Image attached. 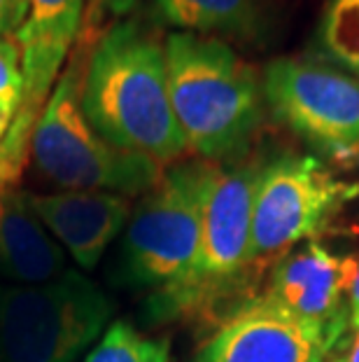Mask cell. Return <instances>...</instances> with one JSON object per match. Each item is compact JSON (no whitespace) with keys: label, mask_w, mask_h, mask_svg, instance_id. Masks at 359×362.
Instances as JSON below:
<instances>
[{"label":"cell","mask_w":359,"mask_h":362,"mask_svg":"<svg viewBox=\"0 0 359 362\" xmlns=\"http://www.w3.org/2000/svg\"><path fill=\"white\" fill-rule=\"evenodd\" d=\"M82 110L114 148L175 164L187 152L175 119L164 40L138 21L96 37L82 75Z\"/></svg>","instance_id":"obj_1"},{"label":"cell","mask_w":359,"mask_h":362,"mask_svg":"<svg viewBox=\"0 0 359 362\" xmlns=\"http://www.w3.org/2000/svg\"><path fill=\"white\" fill-rule=\"evenodd\" d=\"M168 89L187 152L224 164L245 155L264 117L257 71L226 40L166 35Z\"/></svg>","instance_id":"obj_2"},{"label":"cell","mask_w":359,"mask_h":362,"mask_svg":"<svg viewBox=\"0 0 359 362\" xmlns=\"http://www.w3.org/2000/svg\"><path fill=\"white\" fill-rule=\"evenodd\" d=\"M87 52L78 40L54 91L37 119L30 159L44 180L61 189H94L142 194L162 180L159 161L110 145L89 124L82 110V75Z\"/></svg>","instance_id":"obj_3"},{"label":"cell","mask_w":359,"mask_h":362,"mask_svg":"<svg viewBox=\"0 0 359 362\" xmlns=\"http://www.w3.org/2000/svg\"><path fill=\"white\" fill-rule=\"evenodd\" d=\"M262 166H219L205 202L201 236L185 274L150 297L154 318L205 315L245 283L252 269L248 259L252 202Z\"/></svg>","instance_id":"obj_4"},{"label":"cell","mask_w":359,"mask_h":362,"mask_svg":"<svg viewBox=\"0 0 359 362\" xmlns=\"http://www.w3.org/2000/svg\"><path fill=\"white\" fill-rule=\"evenodd\" d=\"M110 315V297L78 272L40 285H0V362H75Z\"/></svg>","instance_id":"obj_5"},{"label":"cell","mask_w":359,"mask_h":362,"mask_svg":"<svg viewBox=\"0 0 359 362\" xmlns=\"http://www.w3.org/2000/svg\"><path fill=\"white\" fill-rule=\"evenodd\" d=\"M219 166L196 157L175 161L145 192L121 243V269L128 283L157 292L185 274L196 252L205 202Z\"/></svg>","instance_id":"obj_6"},{"label":"cell","mask_w":359,"mask_h":362,"mask_svg":"<svg viewBox=\"0 0 359 362\" xmlns=\"http://www.w3.org/2000/svg\"><path fill=\"white\" fill-rule=\"evenodd\" d=\"M357 194V185L336 178L317 157L285 155L264 164L252 202L250 264L285 255L294 243L322 232Z\"/></svg>","instance_id":"obj_7"},{"label":"cell","mask_w":359,"mask_h":362,"mask_svg":"<svg viewBox=\"0 0 359 362\" xmlns=\"http://www.w3.org/2000/svg\"><path fill=\"white\" fill-rule=\"evenodd\" d=\"M264 103L320 155L359 157V78L308 59H276L266 66Z\"/></svg>","instance_id":"obj_8"},{"label":"cell","mask_w":359,"mask_h":362,"mask_svg":"<svg viewBox=\"0 0 359 362\" xmlns=\"http://www.w3.org/2000/svg\"><path fill=\"white\" fill-rule=\"evenodd\" d=\"M84 0H28V19L14 40L21 54L24 96L12 127L0 143V182L14 187L30 159L37 119L80 40Z\"/></svg>","instance_id":"obj_9"},{"label":"cell","mask_w":359,"mask_h":362,"mask_svg":"<svg viewBox=\"0 0 359 362\" xmlns=\"http://www.w3.org/2000/svg\"><path fill=\"white\" fill-rule=\"evenodd\" d=\"M343 332L305 322L262 295L226 315L192 362H327Z\"/></svg>","instance_id":"obj_10"},{"label":"cell","mask_w":359,"mask_h":362,"mask_svg":"<svg viewBox=\"0 0 359 362\" xmlns=\"http://www.w3.org/2000/svg\"><path fill=\"white\" fill-rule=\"evenodd\" d=\"M357 269L355 257H339L320 243H308L296 252H285L264 297L312 325L346 329Z\"/></svg>","instance_id":"obj_11"},{"label":"cell","mask_w":359,"mask_h":362,"mask_svg":"<svg viewBox=\"0 0 359 362\" xmlns=\"http://www.w3.org/2000/svg\"><path fill=\"white\" fill-rule=\"evenodd\" d=\"M28 202L49 234L82 269H94L112 238L131 220L128 197L114 192L61 189L30 194Z\"/></svg>","instance_id":"obj_12"},{"label":"cell","mask_w":359,"mask_h":362,"mask_svg":"<svg viewBox=\"0 0 359 362\" xmlns=\"http://www.w3.org/2000/svg\"><path fill=\"white\" fill-rule=\"evenodd\" d=\"M0 272L19 285H40L63 276L61 243L37 218L28 192L10 187L0 206Z\"/></svg>","instance_id":"obj_13"},{"label":"cell","mask_w":359,"mask_h":362,"mask_svg":"<svg viewBox=\"0 0 359 362\" xmlns=\"http://www.w3.org/2000/svg\"><path fill=\"white\" fill-rule=\"evenodd\" d=\"M152 12L175 33L250 37L262 28L264 0H152Z\"/></svg>","instance_id":"obj_14"},{"label":"cell","mask_w":359,"mask_h":362,"mask_svg":"<svg viewBox=\"0 0 359 362\" xmlns=\"http://www.w3.org/2000/svg\"><path fill=\"white\" fill-rule=\"evenodd\" d=\"M171 344L164 337L142 334L140 329L117 320L105 329L84 362H168Z\"/></svg>","instance_id":"obj_15"},{"label":"cell","mask_w":359,"mask_h":362,"mask_svg":"<svg viewBox=\"0 0 359 362\" xmlns=\"http://www.w3.org/2000/svg\"><path fill=\"white\" fill-rule=\"evenodd\" d=\"M320 42L336 64L359 75V0H327Z\"/></svg>","instance_id":"obj_16"},{"label":"cell","mask_w":359,"mask_h":362,"mask_svg":"<svg viewBox=\"0 0 359 362\" xmlns=\"http://www.w3.org/2000/svg\"><path fill=\"white\" fill-rule=\"evenodd\" d=\"M21 96H24V75H21V54L14 37H0V112L14 119Z\"/></svg>","instance_id":"obj_17"},{"label":"cell","mask_w":359,"mask_h":362,"mask_svg":"<svg viewBox=\"0 0 359 362\" xmlns=\"http://www.w3.org/2000/svg\"><path fill=\"white\" fill-rule=\"evenodd\" d=\"M28 19V0H0V37H14Z\"/></svg>","instance_id":"obj_18"},{"label":"cell","mask_w":359,"mask_h":362,"mask_svg":"<svg viewBox=\"0 0 359 362\" xmlns=\"http://www.w3.org/2000/svg\"><path fill=\"white\" fill-rule=\"evenodd\" d=\"M96 5H101L103 10H108L114 17H124L133 10L135 5L140 3V0H94Z\"/></svg>","instance_id":"obj_19"},{"label":"cell","mask_w":359,"mask_h":362,"mask_svg":"<svg viewBox=\"0 0 359 362\" xmlns=\"http://www.w3.org/2000/svg\"><path fill=\"white\" fill-rule=\"evenodd\" d=\"M357 315H359V269H357L353 288H350V322H353Z\"/></svg>","instance_id":"obj_20"},{"label":"cell","mask_w":359,"mask_h":362,"mask_svg":"<svg viewBox=\"0 0 359 362\" xmlns=\"http://www.w3.org/2000/svg\"><path fill=\"white\" fill-rule=\"evenodd\" d=\"M343 362H359V329L353 337V341H350V349L346 353V358H343Z\"/></svg>","instance_id":"obj_21"},{"label":"cell","mask_w":359,"mask_h":362,"mask_svg":"<svg viewBox=\"0 0 359 362\" xmlns=\"http://www.w3.org/2000/svg\"><path fill=\"white\" fill-rule=\"evenodd\" d=\"M12 127V119L10 117H5L3 112H0V143H3V138L7 136V131H10Z\"/></svg>","instance_id":"obj_22"},{"label":"cell","mask_w":359,"mask_h":362,"mask_svg":"<svg viewBox=\"0 0 359 362\" xmlns=\"http://www.w3.org/2000/svg\"><path fill=\"white\" fill-rule=\"evenodd\" d=\"M10 189V187H5V185H0V206H3V197H5V192Z\"/></svg>","instance_id":"obj_23"},{"label":"cell","mask_w":359,"mask_h":362,"mask_svg":"<svg viewBox=\"0 0 359 362\" xmlns=\"http://www.w3.org/2000/svg\"><path fill=\"white\" fill-rule=\"evenodd\" d=\"M350 325H353V327H355V329H359V315H357V318H355V320H353V322H350Z\"/></svg>","instance_id":"obj_24"},{"label":"cell","mask_w":359,"mask_h":362,"mask_svg":"<svg viewBox=\"0 0 359 362\" xmlns=\"http://www.w3.org/2000/svg\"><path fill=\"white\" fill-rule=\"evenodd\" d=\"M331 362H343V358H336V360H331Z\"/></svg>","instance_id":"obj_25"}]
</instances>
